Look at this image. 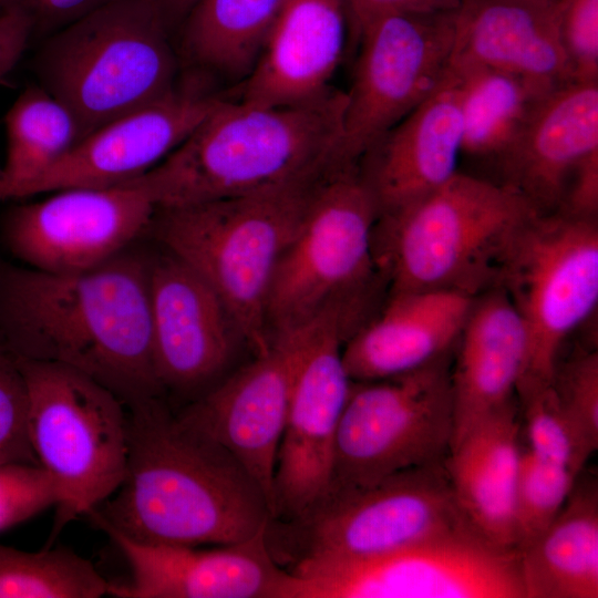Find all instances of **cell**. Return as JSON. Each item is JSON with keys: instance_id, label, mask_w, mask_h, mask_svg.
Instances as JSON below:
<instances>
[{"instance_id": "6da1fadb", "label": "cell", "mask_w": 598, "mask_h": 598, "mask_svg": "<svg viewBox=\"0 0 598 598\" xmlns=\"http://www.w3.org/2000/svg\"><path fill=\"white\" fill-rule=\"evenodd\" d=\"M150 258L128 248L74 274L0 264V343L16 357L85 373L126 408L164 398L153 358Z\"/></svg>"}, {"instance_id": "7a4b0ae2", "label": "cell", "mask_w": 598, "mask_h": 598, "mask_svg": "<svg viewBox=\"0 0 598 598\" xmlns=\"http://www.w3.org/2000/svg\"><path fill=\"white\" fill-rule=\"evenodd\" d=\"M120 487L87 516L135 542L221 546L249 540L271 519L250 474L220 445L183 424L163 398L127 413Z\"/></svg>"}, {"instance_id": "3957f363", "label": "cell", "mask_w": 598, "mask_h": 598, "mask_svg": "<svg viewBox=\"0 0 598 598\" xmlns=\"http://www.w3.org/2000/svg\"><path fill=\"white\" fill-rule=\"evenodd\" d=\"M346 92L298 104L224 97L159 164L123 183L171 208L317 178L339 168Z\"/></svg>"}, {"instance_id": "277c9868", "label": "cell", "mask_w": 598, "mask_h": 598, "mask_svg": "<svg viewBox=\"0 0 598 598\" xmlns=\"http://www.w3.org/2000/svg\"><path fill=\"white\" fill-rule=\"evenodd\" d=\"M538 212L515 189L457 172L379 214L374 264L390 292L452 291L475 298L497 286L517 235Z\"/></svg>"}, {"instance_id": "5b68a950", "label": "cell", "mask_w": 598, "mask_h": 598, "mask_svg": "<svg viewBox=\"0 0 598 598\" xmlns=\"http://www.w3.org/2000/svg\"><path fill=\"white\" fill-rule=\"evenodd\" d=\"M323 176L155 210L150 229L214 290L254 354L270 342L267 306L274 276Z\"/></svg>"}, {"instance_id": "8992f818", "label": "cell", "mask_w": 598, "mask_h": 598, "mask_svg": "<svg viewBox=\"0 0 598 598\" xmlns=\"http://www.w3.org/2000/svg\"><path fill=\"white\" fill-rule=\"evenodd\" d=\"M169 33L147 0H116L50 34L34 71L73 117L78 141L177 87Z\"/></svg>"}, {"instance_id": "52a82bcc", "label": "cell", "mask_w": 598, "mask_h": 598, "mask_svg": "<svg viewBox=\"0 0 598 598\" xmlns=\"http://www.w3.org/2000/svg\"><path fill=\"white\" fill-rule=\"evenodd\" d=\"M444 460L369 487L330 491L298 518L270 520L266 542L274 558L298 575L473 527L457 505Z\"/></svg>"}, {"instance_id": "ba28073f", "label": "cell", "mask_w": 598, "mask_h": 598, "mask_svg": "<svg viewBox=\"0 0 598 598\" xmlns=\"http://www.w3.org/2000/svg\"><path fill=\"white\" fill-rule=\"evenodd\" d=\"M28 394V433L39 464L56 484L53 536L87 515L122 484L127 413L101 383L71 367L16 357Z\"/></svg>"}, {"instance_id": "9c48e42d", "label": "cell", "mask_w": 598, "mask_h": 598, "mask_svg": "<svg viewBox=\"0 0 598 598\" xmlns=\"http://www.w3.org/2000/svg\"><path fill=\"white\" fill-rule=\"evenodd\" d=\"M378 216L377 200L358 168L320 178L274 276L267 306L270 334L336 302L373 298L383 281L372 250Z\"/></svg>"}, {"instance_id": "30bf717a", "label": "cell", "mask_w": 598, "mask_h": 598, "mask_svg": "<svg viewBox=\"0 0 598 598\" xmlns=\"http://www.w3.org/2000/svg\"><path fill=\"white\" fill-rule=\"evenodd\" d=\"M452 352L404 374L352 382L328 492L369 487L446 457L454 432Z\"/></svg>"}, {"instance_id": "8fae6325", "label": "cell", "mask_w": 598, "mask_h": 598, "mask_svg": "<svg viewBox=\"0 0 598 598\" xmlns=\"http://www.w3.org/2000/svg\"><path fill=\"white\" fill-rule=\"evenodd\" d=\"M496 287L505 291L527 333L519 381L551 383L567 337L597 309V219L561 210L535 214L514 240Z\"/></svg>"}, {"instance_id": "7c38bea8", "label": "cell", "mask_w": 598, "mask_h": 598, "mask_svg": "<svg viewBox=\"0 0 598 598\" xmlns=\"http://www.w3.org/2000/svg\"><path fill=\"white\" fill-rule=\"evenodd\" d=\"M367 316L364 303L346 300L312 318L277 452L270 520L298 518L330 488L337 433L352 386L342 349Z\"/></svg>"}, {"instance_id": "4fadbf2b", "label": "cell", "mask_w": 598, "mask_h": 598, "mask_svg": "<svg viewBox=\"0 0 598 598\" xmlns=\"http://www.w3.org/2000/svg\"><path fill=\"white\" fill-rule=\"evenodd\" d=\"M357 34L361 47L346 92L340 169L357 168L372 144L440 85L453 47L454 10L388 13Z\"/></svg>"}, {"instance_id": "5bb4252c", "label": "cell", "mask_w": 598, "mask_h": 598, "mask_svg": "<svg viewBox=\"0 0 598 598\" xmlns=\"http://www.w3.org/2000/svg\"><path fill=\"white\" fill-rule=\"evenodd\" d=\"M293 576L297 598H524L517 551L471 526Z\"/></svg>"}, {"instance_id": "9a60e30c", "label": "cell", "mask_w": 598, "mask_h": 598, "mask_svg": "<svg viewBox=\"0 0 598 598\" xmlns=\"http://www.w3.org/2000/svg\"><path fill=\"white\" fill-rule=\"evenodd\" d=\"M312 319L271 333L266 349L225 375L176 416L231 454L264 491L271 509L277 452Z\"/></svg>"}, {"instance_id": "2e32d148", "label": "cell", "mask_w": 598, "mask_h": 598, "mask_svg": "<svg viewBox=\"0 0 598 598\" xmlns=\"http://www.w3.org/2000/svg\"><path fill=\"white\" fill-rule=\"evenodd\" d=\"M54 193L11 206L1 220L6 248L45 272L74 274L105 264L150 230L156 210L147 196L127 185Z\"/></svg>"}, {"instance_id": "e0dca14e", "label": "cell", "mask_w": 598, "mask_h": 598, "mask_svg": "<svg viewBox=\"0 0 598 598\" xmlns=\"http://www.w3.org/2000/svg\"><path fill=\"white\" fill-rule=\"evenodd\" d=\"M150 306L157 380L190 402L226 375L245 342L214 290L167 250L150 258Z\"/></svg>"}, {"instance_id": "ac0fdd59", "label": "cell", "mask_w": 598, "mask_h": 598, "mask_svg": "<svg viewBox=\"0 0 598 598\" xmlns=\"http://www.w3.org/2000/svg\"><path fill=\"white\" fill-rule=\"evenodd\" d=\"M225 96L192 81L165 97L109 122L78 141L28 184L18 198L68 188H104L132 181L159 164Z\"/></svg>"}, {"instance_id": "d6986e66", "label": "cell", "mask_w": 598, "mask_h": 598, "mask_svg": "<svg viewBox=\"0 0 598 598\" xmlns=\"http://www.w3.org/2000/svg\"><path fill=\"white\" fill-rule=\"evenodd\" d=\"M131 569L110 584L116 598H296L298 578L274 558L266 529L233 545L182 546L135 542L103 529Z\"/></svg>"}, {"instance_id": "ffe728a7", "label": "cell", "mask_w": 598, "mask_h": 598, "mask_svg": "<svg viewBox=\"0 0 598 598\" xmlns=\"http://www.w3.org/2000/svg\"><path fill=\"white\" fill-rule=\"evenodd\" d=\"M461 155L460 82L447 66L436 90L372 144L358 169L380 214L446 183L458 172Z\"/></svg>"}, {"instance_id": "44dd1931", "label": "cell", "mask_w": 598, "mask_h": 598, "mask_svg": "<svg viewBox=\"0 0 598 598\" xmlns=\"http://www.w3.org/2000/svg\"><path fill=\"white\" fill-rule=\"evenodd\" d=\"M559 12V0H462L448 66L498 70L553 89L574 82Z\"/></svg>"}, {"instance_id": "7402d4cb", "label": "cell", "mask_w": 598, "mask_h": 598, "mask_svg": "<svg viewBox=\"0 0 598 598\" xmlns=\"http://www.w3.org/2000/svg\"><path fill=\"white\" fill-rule=\"evenodd\" d=\"M344 0H283L265 50L236 101L289 105L327 94L343 55Z\"/></svg>"}, {"instance_id": "603a6c76", "label": "cell", "mask_w": 598, "mask_h": 598, "mask_svg": "<svg viewBox=\"0 0 598 598\" xmlns=\"http://www.w3.org/2000/svg\"><path fill=\"white\" fill-rule=\"evenodd\" d=\"M474 298L452 291H401L344 342L352 382L383 380L420 369L456 347Z\"/></svg>"}, {"instance_id": "cb8c5ba5", "label": "cell", "mask_w": 598, "mask_h": 598, "mask_svg": "<svg viewBox=\"0 0 598 598\" xmlns=\"http://www.w3.org/2000/svg\"><path fill=\"white\" fill-rule=\"evenodd\" d=\"M598 151V81H574L539 104L501 163L502 181L538 213L559 209L576 166Z\"/></svg>"}, {"instance_id": "d4e9b609", "label": "cell", "mask_w": 598, "mask_h": 598, "mask_svg": "<svg viewBox=\"0 0 598 598\" xmlns=\"http://www.w3.org/2000/svg\"><path fill=\"white\" fill-rule=\"evenodd\" d=\"M456 347L451 447L483 417L515 400L526 368V329L502 288L474 298Z\"/></svg>"}, {"instance_id": "484cf974", "label": "cell", "mask_w": 598, "mask_h": 598, "mask_svg": "<svg viewBox=\"0 0 598 598\" xmlns=\"http://www.w3.org/2000/svg\"><path fill=\"white\" fill-rule=\"evenodd\" d=\"M515 400L477 422L444 464L461 511L491 543L515 550L514 495L522 451Z\"/></svg>"}, {"instance_id": "4316f807", "label": "cell", "mask_w": 598, "mask_h": 598, "mask_svg": "<svg viewBox=\"0 0 598 598\" xmlns=\"http://www.w3.org/2000/svg\"><path fill=\"white\" fill-rule=\"evenodd\" d=\"M517 555L524 598H597V480L577 478L553 522Z\"/></svg>"}, {"instance_id": "83f0119b", "label": "cell", "mask_w": 598, "mask_h": 598, "mask_svg": "<svg viewBox=\"0 0 598 598\" xmlns=\"http://www.w3.org/2000/svg\"><path fill=\"white\" fill-rule=\"evenodd\" d=\"M283 0H199L185 19L182 50L205 75L241 83L257 65Z\"/></svg>"}, {"instance_id": "f1b7e54d", "label": "cell", "mask_w": 598, "mask_h": 598, "mask_svg": "<svg viewBox=\"0 0 598 598\" xmlns=\"http://www.w3.org/2000/svg\"><path fill=\"white\" fill-rule=\"evenodd\" d=\"M448 69L460 82L462 155L499 167L539 104L556 89L487 68Z\"/></svg>"}, {"instance_id": "f546056e", "label": "cell", "mask_w": 598, "mask_h": 598, "mask_svg": "<svg viewBox=\"0 0 598 598\" xmlns=\"http://www.w3.org/2000/svg\"><path fill=\"white\" fill-rule=\"evenodd\" d=\"M7 161L0 176V200L20 192L59 161L79 140L69 111L41 85L23 90L6 117Z\"/></svg>"}, {"instance_id": "4dcf8cb0", "label": "cell", "mask_w": 598, "mask_h": 598, "mask_svg": "<svg viewBox=\"0 0 598 598\" xmlns=\"http://www.w3.org/2000/svg\"><path fill=\"white\" fill-rule=\"evenodd\" d=\"M110 584L71 549L25 551L0 544V598H100Z\"/></svg>"}, {"instance_id": "1f68e13d", "label": "cell", "mask_w": 598, "mask_h": 598, "mask_svg": "<svg viewBox=\"0 0 598 598\" xmlns=\"http://www.w3.org/2000/svg\"><path fill=\"white\" fill-rule=\"evenodd\" d=\"M516 394L524 412L528 450L579 475L598 446L563 408L551 383L520 381Z\"/></svg>"}, {"instance_id": "d6a6232c", "label": "cell", "mask_w": 598, "mask_h": 598, "mask_svg": "<svg viewBox=\"0 0 598 598\" xmlns=\"http://www.w3.org/2000/svg\"><path fill=\"white\" fill-rule=\"evenodd\" d=\"M579 475L540 458L529 450L522 452L514 495L516 551L553 522Z\"/></svg>"}, {"instance_id": "836d02e7", "label": "cell", "mask_w": 598, "mask_h": 598, "mask_svg": "<svg viewBox=\"0 0 598 598\" xmlns=\"http://www.w3.org/2000/svg\"><path fill=\"white\" fill-rule=\"evenodd\" d=\"M61 501L48 472L33 463H0V533L27 522Z\"/></svg>"}, {"instance_id": "e575fe53", "label": "cell", "mask_w": 598, "mask_h": 598, "mask_svg": "<svg viewBox=\"0 0 598 598\" xmlns=\"http://www.w3.org/2000/svg\"><path fill=\"white\" fill-rule=\"evenodd\" d=\"M39 464L28 433V394L17 360L0 343V463Z\"/></svg>"}, {"instance_id": "d590c367", "label": "cell", "mask_w": 598, "mask_h": 598, "mask_svg": "<svg viewBox=\"0 0 598 598\" xmlns=\"http://www.w3.org/2000/svg\"><path fill=\"white\" fill-rule=\"evenodd\" d=\"M551 385L566 412L598 446V353L586 351L557 364Z\"/></svg>"}, {"instance_id": "8d00e7d4", "label": "cell", "mask_w": 598, "mask_h": 598, "mask_svg": "<svg viewBox=\"0 0 598 598\" xmlns=\"http://www.w3.org/2000/svg\"><path fill=\"white\" fill-rule=\"evenodd\" d=\"M559 33L575 81H598V0H559Z\"/></svg>"}, {"instance_id": "74e56055", "label": "cell", "mask_w": 598, "mask_h": 598, "mask_svg": "<svg viewBox=\"0 0 598 598\" xmlns=\"http://www.w3.org/2000/svg\"><path fill=\"white\" fill-rule=\"evenodd\" d=\"M116 0H10L31 19L33 32L52 34L83 16Z\"/></svg>"}, {"instance_id": "f35d334b", "label": "cell", "mask_w": 598, "mask_h": 598, "mask_svg": "<svg viewBox=\"0 0 598 598\" xmlns=\"http://www.w3.org/2000/svg\"><path fill=\"white\" fill-rule=\"evenodd\" d=\"M558 210L576 217L597 219L598 151L590 153L576 166Z\"/></svg>"}, {"instance_id": "ab89813d", "label": "cell", "mask_w": 598, "mask_h": 598, "mask_svg": "<svg viewBox=\"0 0 598 598\" xmlns=\"http://www.w3.org/2000/svg\"><path fill=\"white\" fill-rule=\"evenodd\" d=\"M355 33L370 20L388 13H435L455 10L462 0H344Z\"/></svg>"}, {"instance_id": "60d3db41", "label": "cell", "mask_w": 598, "mask_h": 598, "mask_svg": "<svg viewBox=\"0 0 598 598\" xmlns=\"http://www.w3.org/2000/svg\"><path fill=\"white\" fill-rule=\"evenodd\" d=\"M32 33L31 19L18 6L0 12V83L21 59Z\"/></svg>"}, {"instance_id": "b9f144b4", "label": "cell", "mask_w": 598, "mask_h": 598, "mask_svg": "<svg viewBox=\"0 0 598 598\" xmlns=\"http://www.w3.org/2000/svg\"><path fill=\"white\" fill-rule=\"evenodd\" d=\"M171 32L183 23L199 0H147Z\"/></svg>"}, {"instance_id": "7bdbcfd3", "label": "cell", "mask_w": 598, "mask_h": 598, "mask_svg": "<svg viewBox=\"0 0 598 598\" xmlns=\"http://www.w3.org/2000/svg\"><path fill=\"white\" fill-rule=\"evenodd\" d=\"M10 6V0H0V12Z\"/></svg>"}, {"instance_id": "ee69618b", "label": "cell", "mask_w": 598, "mask_h": 598, "mask_svg": "<svg viewBox=\"0 0 598 598\" xmlns=\"http://www.w3.org/2000/svg\"><path fill=\"white\" fill-rule=\"evenodd\" d=\"M1 173H2V167L0 166V176H1Z\"/></svg>"}]
</instances>
